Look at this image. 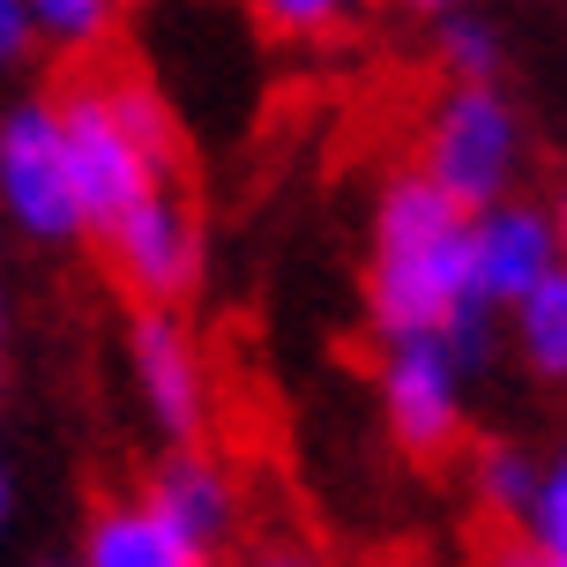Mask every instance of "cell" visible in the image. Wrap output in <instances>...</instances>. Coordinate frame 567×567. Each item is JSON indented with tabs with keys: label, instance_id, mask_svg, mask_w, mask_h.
<instances>
[{
	"label": "cell",
	"instance_id": "7",
	"mask_svg": "<svg viewBox=\"0 0 567 567\" xmlns=\"http://www.w3.org/2000/svg\"><path fill=\"white\" fill-rule=\"evenodd\" d=\"M560 269V239H553V217L530 209V202H493L471 217V291L485 307H523L545 277Z\"/></svg>",
	"mask_w": 567,
	"mask_h": 567
},
{
	"label": "cell",
	"instance_id": "15",
	"mask_svg": "<svg viewBox=\"0 0 567 567\" xmlns=\"http://www.w3.org/2000/svg\"><path fill=\"white\" fill-rule=\"evenodd\" d=\"M30 23L45 38H60V45L90 53L105 38V23H113V0H30Z\"/></svg>",
	"mask_w": 567,
	"mask_h": 567
},
{
	"label": "cell",
	"instance_id": "10",
	"mask_svg": "<svg viewBox=\"0 0 567 567\" xmlns=\"http://www.w3.org/2000/svg\"><path fill=\"white\" fill-rule=\"evenodd\" d=\"M83 567H202V553L172 538L150 501H105L83 538Z\"/></svg>",
	"mask_w": 567,
	"mask_h": 567
},
{
	"label": "cell",
	"instance_id": "4",
	"mask_svg": "<svg viewBox=\"0 0 567 567\" xmlns=\"http://www.w3.org/2000/svg\"><path fill=\"white\" fill-rule=\"evenodd\" d=\"M0 202L30 239H75V187H68V150H60V120L45 97H30L0 120Z\"/></svg>",
	"mask_w": 567,
	"mask_h": 567
},
{
	"label": "cell",
	"instance_id": "13",
	"mask_svg": "<svg viewBox=\"0 0 567 567\" xmlns=\"http://www.w3.org/2000/svg\"><path fill=\"white\" fill-rule=\"evenodd\" d=\"M538 463H530V455L523 449H485L478 455V501L493 515H508V523H523V515H530V501H538Z\"/></svg>",
	"mask_w": 567,
	"mask_h": 567
},
{
	"label": "cell",
	"instance_id": "11",
	"mask_svg": "<svg viewBox=\"0 0 567 567\" xmlns=\"http://www.w3.org/2000/svg\"><path fill=\"white\" fill-rule=\"evenodd\" d=\"M105 75V105H113V120L127 127V142L142 150V165H150V179L157 187H172V172H179V127H172L165 113V97L150 90V75L142 68H97Z\"/></svg>",
	"mask_w": 567,
	"mask_h": 567
},
{
	"label": "cell",
	"instance_id": "5",
	"mask_svg": "<svg viewBox=\"0 0 567 567\" xmlns=\"http://www.w3.org/2000/svg\"><path fill=\"white\" fill-rule=\"evenodd\" d=\"M105 255H113V277L135 291L142 307H172L179 291H195L202 277V231L187 217V202L172 187H150V195L105 231Z\"/></svg>",
	"mask_w": 567,
	"mask_h": 567
},
{
	"label": "cell",
	"instance_id": "21",
	"mask_svg": "<svg viewBox=\"0 0 567 567\" xmlns=\"http://www.w3.org/2000/svg\"><path fill=\"white\" fill-rule=\"evenodd\" d=\"M403 8H411V16H449L455 0H403Z\"/></svg>",
	"mask_w": 567,
	"mask_h": 567
},
{
	"label": "cell",
	"instance_id": "12",
	"mask_svg": "<svg viewBox=\"0 0 567 567\" xmlns=\"http://www.w3.org/2000/svg\"><path fill=\"white\" fill-rule=\"evenodd\" d=\"M515 343H523L530 373L567 381V269H553V277L515 307Z\"/></svg>",
	"mask_w": 567,
	"mask_h": 567
},
{
	"label": "cell",
	"instance_id": "9",
	"mask_svg": "<svg viewBox=\"0 0 567 567\" xmlns=\"http://www.w3.org/2000/svg\"><path fill=\"white\" fill-rule=\"evenodd\" d=\"M142 501H150V515H157L179 545H195L202 560L231 538V515H239V493H231V478L209 455H172L165 471L150 478Z\"/></svg>",
	"mask_w": 567,
	"mask_h": 567
},
{
	"label": "cell",
	"instance_id": "1",
	"mask_svg": "<svg viewBox=\"0 0 567 567\" xmlns=\"http://www.w3.org/2000/svg\"><path fill=\"white\" fill-rule=\"evenodd\" d=\"M463 299H471V209L441 195L425 172H396L373 209L367 321L389 343L441 337Z\"/></svg>",
	"mask_w": 567,
	"mask_h": 567
},
{
	"label": "cell",
	"instance_id": "24",
	"mask_svg": "<svg viewBox=\"0 0 567 567\" xmlns=\"http://www.w3.org/2000/svg\"><path fill=\"white\" fill-rule=\"evenodd\" d=\"M38 567H83V560H38Z\"/></svg>",
	"mask_w": 567,
	"mask_h": 567
},
{
	"label": "cell",
	"instance_id": "23",
	"mask_svg": "<svg viewBox=\"0 0 567 567\" xmlns=\"http://www.w3.org/2000/svg\"><path fill=\"white\" fill-rule=\"evenodd\" d=\"M0 523H8V478H0Z\"/></svg>",
	"mask_w": 567,
	"mask_h": 567
},
{
	"label": "cell",
	"instance_id": "3",
	"mask_svg": "<svg viewBox=\"0 0 567 567\" xmlns=\"http://www.w3.org/2000/svg\"><path fill=\"white\" fill-rule=\"evenodd\" d=\"M515 165H523V120L501 97V83H455L433 105V120H425V165L419 172L478 217L493 202H508Z\"/></svg>",
	"mask_w": 567,
	"mask_h": 567
},
{
	"label": "cell",
	"instance_id": "6",
	"mask_svg": "<svg viewBox=\"0 0 567 567\" xmlns=\"http://www.w3.org/2000/svg\"><path fill=\"white\" fill-rule=\"evenodd\" d=\"M455 373L463 367L441 351V337H411L389 351V367H381V411H389V433H396L403 455L441 463L463 441V389H455Z\"/></svg>",
	"mask_w": 567,
	"mask_h": 567
},
{
	"label": "cell",
	"instance_id": "20",
	"mask_svg": "<svg viewBox=\"0 0 567 567\" xmlns=\"http://www.w3.org/2000/svg\"><path fill=\"white\" fill-rule=\"evenodd\" d=\"M255 567H313L307 553H255Z\"/></svg>",
	"mask_w": 567,
	"mask_h": 567
},
{
	"label": "cell",
	"instance_id": "18",
	"mask_svg": "<svg viewBox=\"0 0 567 567\" xmlns=\"http://www.w3.org/2000/svg\"><path fill=\"white\" fill-rule=\"evenodd\" d=\"M30 30H38L30 23V0H0V68L30 45Z\"/></svg>",
	"mask_w": 567,
	"mask_h": 567
},
{
	"label": "cell",
	"instance_id": "19",
	"mask_svg": "<svg viewBox=\"0 0 567 567\" xmlns=\"http://www.w3.org/2000/svg\"><path fill=\"white\" fill-rule=\"evenodd\" d=\"M508 567H567V553H530V545H515Z\"/></svg>",
	"mask_w": 567,
	"mask_h": 567
},
{
	"label": "cell",
	"instance_id": "17",
	"mask_svg": "<svg viewBox=\"0 0 567 567\" xmlns=\"http://www.w3.org/2000/svg\"><path fill=\"white\" fill-rule=\"evenodd\" d=\"M261 23L284 30V38H321V30H337L359 0H255Z\"/></svg>",
	"mask_w": 567,
	"mask_h": 567
},
{
	"label": "cell",
	"instance_id": "2",
	"mask_svg": "<svg viewBox=\"0 0 567 567\" xmlns=\"http://www.w3.org/2000/svg\"><path fill=\"white\" fill-rule=\"evenodd\" d=\"M53 120H60V150H68V187H75V217L83 231H105L135 209L157 179L142 165V150L127 142V127L113 120L105 105V75L97 68H75V75H60L53 90Z\"/></svg>",
	"mask_w": 567,
	"mask_h": 567
},
{
	"label": "cell",
	"instance_id": "22",
	"mask_svg": "<svg viewBox=\"0 0 567 567\" xmlns=\"http://www.w3.org/2000/svg\"><path fill=\"white\" fill-rule=\"evenodd\" d=\"M553 239H560V269H567V195H560V225H553Z\"/></svg>",
	"mask_w": 567,
	"mask_h": 567
},
{
	"label": "cell",
	"instance_id": "16",
	"mask_svg": "<svg viewBox=\"0 0 567 567\" xmlns=\"http://www.w3.org/2000/svg\"><path fill=\"white\" fill-rule=\"evenodd\" d=\"M523 545L530 553H567V455L538 478V501L523 515Z\"/></svg>",
	"mask_w": 567,
	"mask_h": 567
},
{
	"label": "cell",
	"instance_id": "14",
	"mask_svg": "<svg viewBox=\"0 0 567 567\" xmlns=\"http://www.w3.org/2000/svg\"><path fill=\"white\" fill-rule=\"evenodd\" d=\"M441 68L455 83H501V38L478 16H441Z\"/></svg>",
	"mask_w": 567,
	"mask_h": 567
},
{
	"label": "cell",
	"instance_id": "8",
	"mask_svg": "<svg viewBox=\"0 0 567 567\" xmlns=\"http://www.w3.org/2000/svg\"><path fill=\"white\" fill-rule=\"evenodd\" d=\"M127 359H135V389L150 403V419L165 425L172 441H195L202 433V359L187 329L172 321V307H142L127 329Z\"/></svg>",
	"mask_w": 567,
	"mask_h": 567
}]
</instances>
